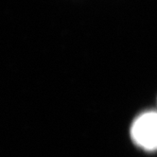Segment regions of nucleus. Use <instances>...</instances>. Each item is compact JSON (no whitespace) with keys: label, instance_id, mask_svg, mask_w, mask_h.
Here are the masks:
<instances>
[{"label":"nucleus","instance_id":"nucleus-1","mask_svg":"<svg viewBox=\"0 0 157 157\" xmlns=\"http://www.w3.org/2000/svg\"><path fill=\"white\" fill-rule=\"evenodd\" d=\"M131 137L138 147L146 151H156L157 112H145L134 119L131 126Z\"/></svg>","mask_w":157,"mask_h":157}]
</instances>
